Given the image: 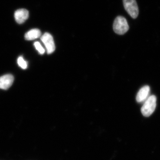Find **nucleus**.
<instances>
[{
	"instance_id": "nucleus-1",
	"label": "nucleus",
	"mask_w": 160,
	"mask_h": 160,
	"mask_svg": "<svg viewBox=\"0 0 160 160\" xmlns=\"http://www.w3.org/2000/svg\"><path fill=\"white\" fill-rule=\"evenodd\" d=\"M144 102L141 108V112L144 117H148L155 110L157 105V98L155 95L149 96Z\"/></svg>"
},
{
	"instance_id": "nucleus-2",
	"label": "nucleus",
	"mask_w": 160,
	"mask_h": 160,
	"mask_svg": "<svg viewBox=\"0 0 160 160\" xmlns=\"http://www.w3.org/2000/svg\"><path fill=\"white\" fill-rule=\"evenodd\" d=\"M113 29L117 34H125L129 29V26L127 20L123 17H118L113 23Z\"/></svg>"
},
{
	"instance_id": "nucleus-3",
	"label": "nucleus",
	"mask_w": 160,
	"mask_h": 160,
	"mask_svg": "<svg viewBox=\"0 0 160 160\" xmlns=\"http://www.w3.org/2000/svg\"><path fill=\"white\" fill-rule=\"evenodd\" d=\"M125 9L132 18L135 19L139 14V9L136 0H123Z\"/></svg>"
},
{
	"instance_id": "nucleus-4",
	"label": "nucleus",
	"mask_w": 160,
	"mask_h": 160,
	"mask_svg": "<svg viewBox=\"0 0 160 160\" xmlns=\"http://www.w3.org/2000/svg\"><path fill=\"white\" fill-rule=\"evenodd\" d=\"M41 41L46 47L48 54H51L55 50V45L52 36L48 32H46L42 36Z\"/></svg>"
},
{
	"instance_id": "nucleus-5",
	"label": "nucleus",
	"mask_w": 160,
	"mask_h": 160,
	"mask_svg": "<svg viewBox=\"0 0 160 160\" xmlns=\"http://www.w3.org/2000/svg\"><path fill=\"white\" fill-rule=\"evenodd\" d=\"M14 81V77L11 74H6L0 77V89L7 90L11 87Z\"/></svg>"
},
{
	"instance_id": "nucleus-6",
	"label": "nucleus",
	"mask_w": 160,
	"mask_h": 160,
	"mask_svg": "<svg viewBox=\"0 0 160 160\" xmlns=\"http://www.w3.org/2000/svg\"><path fill=\"white\" fill-rule=\"evenodd\" d=\"M29 16V11L26 9H18L15 12L14 18L17 22L22 24L25 22Z\"/></svg>"
},
{
	"instance_id": "nucleus-7",
	"label": "nucleus",
	"mask_w": 160,
	"mask_h": 160,
	"mask_svg": "<svg viewBox=\"0 0 160 160\" xmlns=\"http://www.w3.org/2000/svg\"><path fill=\"white\" fill-rule=\"evenodd\" d=\"M150 87L148 86H145L140 89L137 95L136 100L138 102H144L149 96Z\"/></svg>"
},
{
	"instance_id": "nucleus-8",
	"label": "nucleus",
	"mask_w": 160,
	"mask_h": 160,
	"mask_svg": "<svg viewBox=\"0 0 160 160\" xmlns=\"http://www.w3.org/2000/svg\"><path fill=\"white\" fill-rule=\"evenodd\" d=\"M42 35V32L39 29H31L26 32L25 35L26 40L31 41L40 38Z\"/></svg>"
},
{
	"instance_id": "nucleus-9",
	"label": "nucleus",
	"mask_w": 160,
	"mask_h": 160,
	"mask_svg": "<svg viewBox=\"0 0 160 160\" xmlns=\"http://www.w3.org/2000/svg\"><path fill=\"white\" fill-rule=\"evenodd\" d=\"M18 65L23 69H26L27 68V62L23 59L22 57H20L18 59Z\"/></svg>"
},
{
	"instance_id": "nucleus-10",
	"label": "nucleus",
	"mask_w": 160,
	"mask_h": 160,
	"mask_svg": "<svg viewBox=\"0 0 160 160\" xmlns=\"http://www.w3.org/2000/svg\"><path fill=\"white\" fill-rule=\"evenodd\" d=\"M34 46L40 54H43L45 53V49L42 46L40 42H35L34 43Z\"/></svg>"
}]
</instances>
